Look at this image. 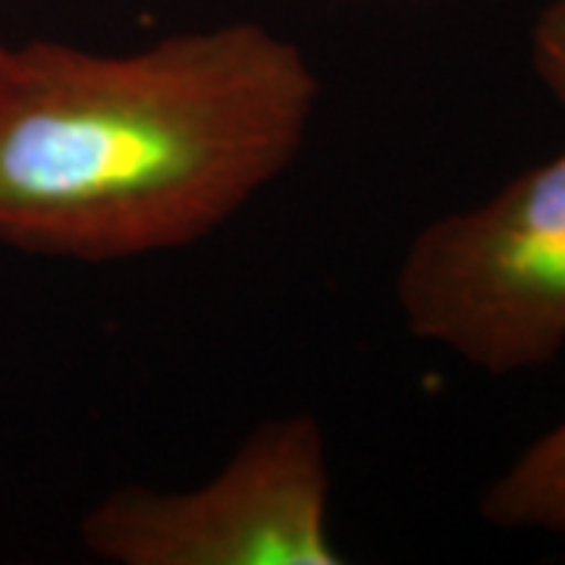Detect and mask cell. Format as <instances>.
<instances>
[{
  "label": "cell",
  "mask_w": 565,
  "mask_h": 565,
  "mask_svg": "<svg viewBox=\"0 0 565 565\" xmlns=\"http://www.w3.org/2000/svg\"><path fill=\"white\" fill-rule=\"evenodd\" d=\"M321 79L262 22L132 51L10 44L0 79V245L132 262L217 233L299 161Z\"/></svg>",
  "instance_id": "6da1fadb"
},
{
  "label": "cell",
  "mask_w": 565,
  "mask_h": 565,
  "mask_svg": "<svg viewBox=\"0 0 565 565\" xmlns=\"http://www.w3.org/2000/svg\"><path fill=\"white\" fill-rule=\"evenodd\" d=\"M405 330L512 374L565 345V151L487 202L427 223L396 270Z\"/></svg>",
  "instance_id": "7a4b0ae2"
},
{
  "label": "cell",
  "mask_w": 565,
  "mask_h": 565,
  "mask_svg": "<svg viewBox=\"0 0 565 565\" xmlns=\"http://www.w3.org/2000/svg\"><path fill=\"white\" fill-rule=\"evenodd\" d=\"M321 424H258L189 490L126 484L82 515V546L110 565H340Z\"/></svg>",
  "instance_id": "3957f363"
},
{
  "label": "cell",
  "mask_w": 565,
  "mask_h": 565,
  "mask_svg": "<svg viewBox=\"0 0 565 565\" xmlns=\"http://www.w3.org/2000/svg\"><path fill=\"white\" fill-rule=\"evenodd\" d=\"M481 515L493 527L541 531L565 541V418L487 487Z\"/></svg>",
  "instance_id": "277c9868"
},
{
  "label": "cell",
  "mask_w": 565,
  "mask_h": 565,
  "mask_svg": "<svg viewBox=\"0 0 565 565\" xmlns=\"http://www.w3.org/2000/svg\"><path fill=\"white\" fill-rule=\"evenodd\" d=\"M531 63L546 92L565 107V0H550L531 29Z\"/></svg>",
  "instance_id": "5b68a950"
},
{
  "label": "cell",
  "mask_w": 565,
  "mask_h": 565,
  "mask_svg": "<svg viewBox=\"0 0 565 565\" xmlns=\"http://www.w3.org/2000/svg\"><path fill=\"white\" fill-rule=\"evenodd\" d=\"M7 54H10V44L0 41V79H3V70H7Z\"/></svg>",
  "instance_id": "8992f818"
}]
</instances>
